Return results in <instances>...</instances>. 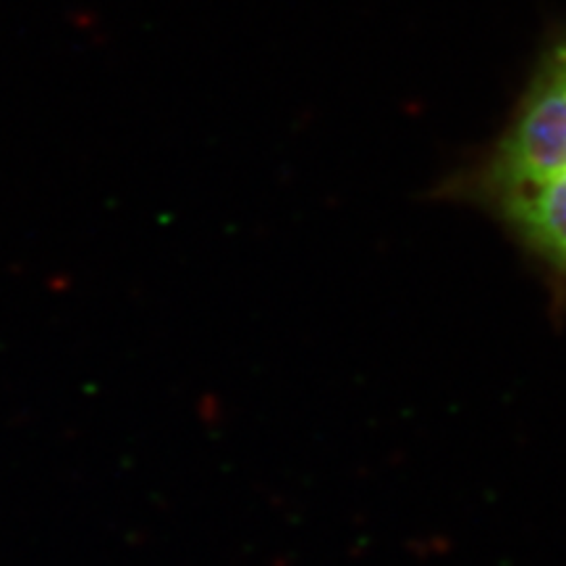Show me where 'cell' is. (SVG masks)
I'll list each match as a JSON object with an SVG mask.
<instances>
[{"mask_svg":"<svg viewBox=\"0 0 566 566\" xmlns=\"http://www.w3.org/2000/svg\"><path fill=\"white\" fill-rule=\"evenodd\" d=\"M564 48H566V45H564Z\"/></svg>","mask_w":566,"mask_h":566,"instance_id":"cell-2","label":"cell"},{"mask_svg":"<svg viewBox=\"0 0 566 566\" xmlns=\"http://www.w3.org/2000/svg\"><path fill=\"white\" fill-rule=\"evenodd\" d=\"M499 205L525 242L566 273V176L506 197Z\"/></svg>","mask_w":566,"mask_h":566,"instance_id":"cell-1","label":"cell"}]
</instances>
